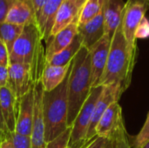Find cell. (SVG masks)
Returning a JSON list of instances; mask_svg holds the SVG:
<instances>
[{"label": "cell", "mask_w": 149, "mask_h": 148, "mask_svg": "<svg viewBox=\"0 0 149 148\" xmlns=\"http://www.w3.org/2000/svg\"><path fill=\"white\" fill-rule=\"evenodd\" d=\"M134 65L120 24L111 39L107 62L100 85H113L123 93L130 85Z\"/></svg>", "instance_id": "obj_1"}, {"label": "cell", "mask_w": 149, "mask_h": 148, "mask_svg": "<svg viewBox=\"0 0 149 148\" xmlns=\"http://www.w3.org/2000/svg\"><path fill=\"white\" fill-rule=\"evenodd\" d=\"M90 51L82 46L72 60L68 80L67 126L72 127L78 113L92 91Z\"/></svg>", "instance_id": "obj_2"}, {"label": "cell", "mask_w": 149, "mask_h": 148, "mask_svg": "<svg viewBox=\"0 0 149 148\" xmlns=\"http://www.w3.org/2000/svg\"><path fill=\"white\" fill-rule=\"evenodd\" d=\"M10 64H24L31 67L32 81L42 79L46 65L45 49L37 24L24 26L21 35L15 42L9 56Z\"/></svg>", "instance_id": "obj_3"}, {"label": "cell", "mask_w": 149, "mask_h": 148, "mask_svg": "<svg viewBox=\"0 0 149 148\" xmlns=\"http://www.w3.org/2000/svg\"><path fill=\"white\" fill-rule=\"evenodd\" d=\"M69 74L70 70L64 81L54 90L51 92L44 91L43 115L46 144L56 139L68 128L67 115Z\"/></svg>", "instance_id": "obj_4"}, {"label": "cell", "mask_w": 149, "mask_h": 148, "mask_svg": "<svg viewBox=\"0 0 149 148\" xmlns=\"http://www.w3.org/2000/svg\"><path fill=\"white\" fill-rule=\"evenodd\" d=\"M96 134L109 140L114 148H131L119 101L113 102L107 109L96 127Z\"/></svg>", "instance_id": "obj_5"}, {"label": "cell", "mask_w": 149, "mask_h": 148, "mask_svg": "<svg viewBox=\"0 0 149 148\" xmlns=\"http://www.w3.org/2000/svg\"><path fill=\"white\" fill-rule=\"evenodd\" d=\"M148 8L149 0H127L126 2L121 27L134 62H136L137 57L135 31L140 22L145 17Z\"/></svg>", "instance_id": "obj_6"}, {"label": "cell", "mask_w": 149, "mask_h": 148, "mask_svg": "<svg viewBox=\"0 0 149 148\" xmlns=\"http://www.w3.org/2000/svg\"><path fill=\"white\" fill-rule=\"evenodd\" d=\"M102 91H103V86L92 88L89 97L84 103L83 106L81 107L79 113H78L72 126L71 138L68 146L75 148H80L89 142L86 140L88 128L93 117L95 105Z\"/></svg>", "instance_id": "obj_7"}, {"label": "cell", "mask_w": 149, "mask_h": 148, "mask_svg": "<svg viewBox=\"0 0 149 148\" xmlns=\"http://www.w3.org/2000/svg\"><path fill=\"white\" fill-rule=\"evenodd\" d=\"M34 85L31 67L24 64H9L8 65V81L7 86L19 106L21 98L25 95Z\"/></svg>", "instance_id": "obj_8"}, {"label": "cell", "mask_w": 149, "mask_h": 148, "mask_svg": "<svg viewBox=\"0 0 149 148\" xmlns=\"http://www.w3.org/2000/svg\"><path fill=\"white\" fill-rule=\"evenodd\" d=\"M44 87L42 80L34 84V116L31 134V148H45V123L43 115Z\"/></svg>", "instance_id": "obj_9"}, {"label": "cell", "mask_w": 149, "mask_h": 148, "mask_svg": "<svg viewBox=\"0 0 149 148\" xmlns=\"http://www.w3.org/2000/svg\"><path fill=\"white\" fill-rule=\"evenodd\" d=\"M110 46H111V38L105 34L104 37L89 50L90 56H91L93 88L100 86V82L107 65Z\"/></svg>", "instance_id": "obj_10"}, {"label": "cell", "mask_w": 149, "mask_h": 148, "mask_svg": "<svg viewBox=\"0 0 149 148\" xmlns=\"http://www.w3.org/2000/svg\"><path fill=\"white\" fill-rule=\"evenodd\" d=\"M122 93L120 92V90L113 86V85H108V86H103V91L95 105L93 117L90 122V126L88 128L87 135H86V140L91 141L93 139L97 137L96 134V127L102 118L103 114L107 111V109L115 101H119Z\"/></svg>", "instance_id": "obj_11"}, {"label": "cell", "mask_w": 149, "mask_h": 148, "mask_svg": "<svg viewBox=\"0 0 149 148\" xmlns=\"http://www.w3.org/2000/svg\"><path fill=\"white\" fill-rule=\"evenodd\" d=\"M34 116V85L19 102L15 133L31 137Z\"/></svg>", "instance_id": "obj_12"}, {"label": "cell", "mask_w": 149, "mask_h": 148, "mask_svg": "<svg viewBox=\"0 0 149 148\" xmlns=\"http://www.w3.org/2000/svg\"><path fill=\"white\" fill-rule=\"evenodd\" d=\"M105 35L103 11L90 21L79 24L78 36L80 38L82 46L90 50Z\"/></svg>", "instance_id": "obj_13"}, {"label": "cell", "mask_w": 149, "mask_h": 148, "mask_svg": "<svg viewBox=\"0 0 149 148\" xmlns=\"http://www.w3.org/2000/svg\"><path fill=\"white\" fill-rule=\"evenodd\" d=\"M5 22L22 26L36 24L35 12L31 0H10Z\"/></svg>", "instance_id": "obj_14"}, {"label": "cell", "mask_w": 149, "mask_h": 148, "mask_svg": "<svg viewBox=\"0 0 149 148\" xmlns=\"http://www.w3.org/2000/svg\"><path fill=\"white\" fill-rule=\"evenodd\" d=\"M78 24L79 20L74 21L67 27L60 31L56 35L51 37L46 42L45 48V58L46 62L51 59L54 55L66 48L78 34Z\"/></svg>", "instance_id": "obj_15"}, {"label": "cell", "mask_w": 149, "mask_h": 148, "mask_svg": "<svg viewBox=\"0 0 149 148\" xmlns=\"http://www.w3.org/2000/svg\"><path fill=\"white\" fill-rule=\"evenodd\" d=\"M126 3L123 0H105L103 7L105 34L113 38L121 24Z\"/></svg>", "instance_id": "obj_16"}, {"label": "cell", "mask_w": 149, "mask_h": 148, "mask_svg": "<svg viewBox=\"0 0 149 148\" xmlns=\"http://www.w3.org/2000/svg\"><path fill=\"white\" fill-rule=\"evenodd\" d=\"M0 109L7 131L10 134L14 133L18 107L15 97L7 85L0 89Z\"/></svg>", "instance_id": "obj_17"}, {"label": "cell", "mask_w": 149, "mask_h": 148, "mask_svg": "<svg viewBox=\"0 0 149 148\" xmlns=\"http://www.w3.org/2000/svg\"><path fill=\"white\" fill-rule=\"evenodd\" d=\"M64 1L65 0H48L36 22L42 39L45 44L51 37L56 15Z\"/></svg>", "instance_id": "obj_18"}, {"label": "cell", "mask_w": 149, "mask_h": 148, "mask_svg": "<svg viewBox=\"0 0 149 148\" xmlns=\"http://www.w3.org/2000/svg\"><path fill=\"white\" fill-rule=\"evenodd\" d=\"M79 11L80 10L73 3L69 0H65L56 15L51 37L56 35L74 21L79 20Z\"/></svg>", "instance_id": "obj_19"}, {"label": "cell", "mask_w": 149, "mask_h": 148, "mask_svg": "<svg viewBox=\"0 0 149 148\" xmlns=\"http://www.w3.org/2000/svg\"><path fill=\"white\" fill-rule=\"evenodd\" d=\"M72 65L69 63L64 66H55L45 65L42 75V84L45 92H51L57 88L65 79Z\"/></svg>", "instance_id": "obj_20"}, {"label": "cell", "mask_w": 149, "mask_h": 148, "mask_svg": "<svg viewBox=\"0 0 149 148\" xmlns=\"http://www.w3.org/2000/svg\"><path fill=\"white\" fill-rule=\"evenodd\" d=\"M82 47V44L78 34L73 38L72 42L63 51L54 55L51 59L46 62V65L55 66H64L71 63L73 58L76 56L78 51Z\"/></svg>", "instance_id": "obj_21"}, {"label": "cell", "mask_w": 149, "mask_h": 148, "mask_svg": "<svg viewBox=\"0 0 149 148\" xmlns=\"http://www.w3.org/2000/svg\"><path fill=\"white\" fill-rule=\"evenodd\" d=\"M24 26L22 25H17L7 22L0 24V39L5 44L9 52V56L12 51L15 42L21 35Z\"/></svg>", "instance_id": "obj_22"}, {"label": "cell", "mask_w": 149, "mask_h": 148, "mask_svg": "<svg viewBox=\"0 0 149 148\" xmlns=\"http://www.w3.org/2000/svg\"><path fill=\"white\" fill-rule=\"evenodd\" d=\"M105 0H86L79 15V24H85L103 11Z\"/></svg>", "instance_id": "obj_23"}, {"label": "cell", "mask_w": 149, "mask_h": 148, "mask_svg": "<svg viewBox=\"0 0 149 148\" xmlns=\"http://www.w3.org/2000/svg\"><path fill=\"white\" fill-rule=\"evenodd\" d=\"M149 141V113L146 122L140 131V133L134 137H129V142L131 147L141 148Z\"/></svg>", "instance_id": "obj_24"}, {"label": "cell", "mask_w": 149, "mask_h": 148, "mask_svg": "<svg viewBox=\"0 0 149 148\" xmlns=\"http://www.w3.org/2000/svg\"><path fill=\"white\" fill-rule=\"evenodd\" d=\"M72 127H68L63 133L58 136L53 140L48 142L45 148H66L69 145L71 138Z\"/></svg>", "instance_id": "obj_25"}, {"label": "cell", "mask_w": 149, "mask_h": 148, "mask_svg": "<svg viewBox=\"0 0 149 148\" xmlns=\"http://www.w3.org/2000/svg\"><path fill=\"white\" fill-rule=\"evenodd\" d=\"M149 38V20L146 17H144L140 22L136 31H135V38L136 40L139 38Z\"/></svg>", "instance_id": "obj_26"}, {"label": "cell", "mask_w": 149, "mask_h": 148, "mask_svg": "<svg viewBox=\"0 0 149 148\" xmlns=\"http://www.w3.org/2000/svg\"><path fill=\"white\" fill-rule=\"evenodd\" d=\"M12 139L15 148H31V137L12 133Z\"/></svg>", "instance_id": "obj_27"}, {"label": "cell", "mask_w": 149, "mask_h": 148, "mask_svg": "<svg viewBox=\"0 0 149 148\" xmlns=\"http://www.w3.org/2000/svg\"><path fill=\"white\" fill-rule=\"evenodd\" d=\"M87 148H114L113 143L106 139V138H101L97 136L88 146Z\"/></svg>", "instance_id": "obj_28"}, {"label": "cell", "mask_w": 149, "mask_h": 148, "mask_svg": "<svg viewBox=\"0 0 149 148\" xmlns=\"http://www.w3.org/2000/svg\"><path fill=\"white\" fill-rule=\"evenodd\" d=\"M9 64H10V61H9L8 50H7L5 44L0 39V65L8 66Z\"/></svg>", "instance_id": "obj_29"}, {"label": "cell", "mask_w": 149, "mask_h": 148, "mask_svg": "<svg viewBox=\"0 0 149 148\" xmlns=\"http://www.w3.org/2000/svg\"><path fill=\"white\" fill-rule=\"evenodd\" d=\"M10 6V0H0V24L5 22Z\"/></svg>", "instance_id": "obj_30"}, {"label": "cell", "mask_w": 149, "mask_h": 148, "mask_svg": "<svg viewBox=\"0 0 149 148\" xmlns=\"http://www.w3.org/2000/svg\"><path fill=\"white\" fill-rule=\"evenodd\" d=\"M48 0H31L33 9H34V12H35V17H36V22L40 15V12L43 9V7L45 6V4L47 3Z\"/></svg>", "instance_id": "obj_31"}, {"label": "cell", "mask_w": 149, "mask_h": 148, "mask_svg": "<svg viewBox=\"0 0 149 148\" xmlns=\"http://www.w3.org/2000/svg\"><path fill=\"white\" fill-rule=\"evenodd\" d=\"M8 81V66L0 65V89L7 85Z\"/></svg>", "instance_id": "obj_32"}, {"label": "cell", "mask_w": 149, "mask_h": 148, "mask_svg": "<svg viewBox=\"0 0 149 148\" xmlns=\"http://www.w3.org/2000/svg\"><path fill=\"white\" fill-rule=\"evenodd\" d=\"M10 133L7 131L3 116H2V113H1V109H0V141L3 140L5 137H7L8 135H10Z\"/></svg>", "instance_id": "obj_33"}, {"label": "cell", "mask_w": 149, "mask_h": 148, "mask_svg": "<svg viewBox=\"0 0 149 148\" xmlns=\"http://www.w3.org/2000/svg\"><path fill=\"white\" fill-rule=\"evenodd\" d=\"M0 148H15L12 135L10 134L0 141Z\"/></svg>", "instance_id": "obj_34"}, {"label": "cell", "mask_w": 149, "mask_h": 148, "mask_svg": "<svg viewBox=\"0 0 149 148\" xmlns=\"http://www.w3.org/2000/svg\"><path fill=\"white\" fill-rule=\"evenodd\" d=\"M69 1H71L72 3H73L79 10L82 8V6L84 5V3L86 2V0H69Z\"/></svg>", "instance_id": "obj_35"}, {"label": "cell", "mask_w": 149, "mask_h": 148, "mask_svg": "<svg viewBox=\"0 0 149 148\" xmlns=\"http://www.w3.org/2000/svg\"><path fill=\"white\" fill-rule=\"evenodd\" d=\"M93 140H94V139H93ZM93 140L89 141V142H88V143H87L86 145H85L84 147H80V148H87V147H88V146H89V145L91 144V142H92ZM66 148H75V147H70V146H68V147H66Z\"/></svg>", "instance_id": "obj_36"}, {"label": "cell", "mask_w": 149, "mask_h": 148, "mask_svg": "<svg viewBox=\"0 0 149 148\" xmlns=\"http://www.w3.org/2000/svg\"><path fill=\"white\" fill-rule=\"evenodd\" d=\"M141 148H149V141L147 143V144H146V145H144L142 147H141Z\"/></svg>", "instance_id": "obj_37"}]
</instances>
